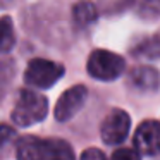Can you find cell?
<instances>
[{
  "label": "cell",
  "instance_id": "obj_4",
  "mask_svg": "<svg viewBox=\"0 0 160 160\" xmlns=\"http://www.w3.org/2000/svg\"><path fill=\"white\" fill-rule=\"evenodd\" d=\"M64 76V66L47 59H33L24 71V81L31 88H52Z\"/></svg>",
  "mask_w": 160,
  "mask_h": 160
},
{
  "label": "cell",
  "instance_id": "obj_10",
  "mask_svg": "<svg viewBox=\"0 0 160 160\" xmlns=\"http://www.w3.org/2000/svg\"><path fill=\"white\" fill-rule=\"evenodd\" d=\"M16 45V33L12 19L4 16L0 18V53H7Z\"/></svg>",
  "mask_w": 160,
  "mask_h": 160
},
{
  "label": "cell",
  "instance_id": "obj_1",
  "mask_svg": "<svg viewBox=\"0 0 160 160\" xmlns=\"http://www.w3.org/2000/svg\"><path fill=\"white\" fill-rule=\"evenodd\" d=\"M18 160H74L71 145L59 138L22 136L16 143Z\"/></svg>",
  "mask_w": 160,
  "mask_h": 160
},
{
  "label": "cell",
  "instance_id": "obj_11",
  "mask_svg": "<svg viewBox=\"0 0 160 160\" xmlns=\"http://www.w3.org/2000/svg\"><path fill=\"white\" fill-rule=\"evenodd\" d=\"M128 4H129V0H98V5H100V9L105 14L121 12Z\"/></svg>",
  "mask_w": 160,
  "mask_h": 160
},
{
  "label": "cell",
  "instance_id": "obj_6",
  "mask_svg": "<svg viewBox=\"0 0 160 160\" xmlns=\"http://www.w3.org/2000/svg\"><path fill=\"white\" fill-rule=\"evenodd\" d=\"M86 97H88V90L83 84H76V86L66 90L60 95L59 100H57L55 119L59 122H66L69 119H72L83 108L84 102H86Z\"/></svg>",
  "mask_w": 160,
  "mask_h": 160
},
{
  "label": "cell",
  "instance_id": "obj_2",
  "mask_svg": "<svg viewBox=\"0 0 160 160\" xmlns=\"http://www.w3.org/2000/svg\"><path fill=\"white\" fill-rule=\"evenodd\" d=\"M48 112V102L35 90H21L12 110V122L21 128H29L43 121Z\"/></svg>",
  "mask_w": 160,
  "mask_h": 160
},
{
  "label": "cell",
  "instance_id": "obj_8",
  "mask_svg": "<svg viewBox=\"0 0 160 160\" xmlns=\"http://www.w3.org/2000/svg\"><path fill=\"white\" fill-rule=\"evenodd\" d=\"M131 81L139 90H157L160 78L153 67H136L131 72Z\"/></svg>",
  "mask_w": 160,
  "mask_h": 160
},
{
  "label": "cell",
  "instance_id": "obj_12",
  "mask_svg": "<svg viewBox=\"0 0 160 160\" xmlns=\"http://www.w3.org/2000/svg\"><path fill=\"white\" fill-rule=\"evenodd\" d=\"M110 160H141V155L134 148H119L114 152Z\"/></svg>",
  "mask_w": 160,
  "mask_h": 160
},
{
  "label": "cell",
  "instance_id": "obj_7",
  "mask_svg": "<svg viewBox=\"0 0 160 160\" xmlns=\"http://www.w3.org/2000/svg\"><path fill=\"white\" fill-rule=\"evenodd\" d=\"M134 150L139 155H158L160 153V122H141L134 132Z\"/></svg>",
  "mask_w": 160,
  "mask_h": 160
},
{
  "label": "cell",
  "instance_id": "obj_13",
  "mask_svg": "<svg viewBox=\"0 0 160 160\" xmlns=\"http://www.w3.org/2000/svg\"><path fill=\"white\" fill-rule=\"evenodd\" d=\"M79 160H107V158H105V153L100 152L98 148H88L81 153Z\"/></svg>",
  "mask_w": 160,
  "mask_h": 160
},
{
  "label": "cell",
  "instance_id": "obj_14",
  "mask_svg": "<svg viewBox=\"0 0 160 160\" xmlns=\"http://www.w3.org/2000/svg\"><path fill=\"white\" fill-rule=\"evenodd\" d=\"M16 0H0V9H7L14 4Z\"/></svg>",
  "mask_w": 160,
  "mask_h": 160
},
{
  "label": "cell",
  "instance_id": "obj_3",
  "mask_svg": "<svg viewBox=\"0 0 160 160\" xmlns=\"http://www.w3.org/2000/svg\"><path fill=\"white\" fill-rule=\"evenodd\" d=\"M86 69L95 79L114 81L126 71V60L110 50H95L88 59Z\"/></svg>",
  "mask_w": 160,
  "mask_h": 160
},
{
  "label": "cell",
  "instance_id": "obj_9",
  "mask_svg": "<svg viewBox=\"0 0 160 160\" xmlns=\"http://www.w3.org/2000/svg\"><path fill=\"white\" fill-rule=\"evenodd\" d=\"M98 18V9L95 4L91 2H78L76 5L72 7V19L76 21V24L79 26H88Z\"/></svg>",
  "mask_w": 160,
  "mask_h": 160
},
{
  "label": "cell",
  "instance_id": "obj_5",
  "mask_svg": "<svg viewBox=\"0 0 160 160\" xmlns=\"http://www.w3.org/2000/svg\"><path fill=\"white\" fill-rule=\"evenodd\" d=\"M131 117L122 108H114L107 114L100 128V134L105 145H121L129 134Z\"/></svg>",
  "mask_w": 160,
  "mask_h": 160
}]
</instances>
